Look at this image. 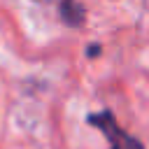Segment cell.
<instances>
[{
	"label": "cell",
	"mask_w": 149,
	"mask_h": 149,
	"mask_svg": "<svg viewBox=\"0 0 149 149\" xmlns=\"http://www.w3.org/2000/svg\"><path fill=\"white\" fill-rule=\"evenodd\" d=\"M86 54H88V58H95V56L100 54V44H91V47L86 49Z\"/></svg>",
	"instance_id": "3957f363"
},
{
	"label": "cell",
	"mask_w": 149,
	"mask_h": 149,
	"mask_svg": "<svg viewBox=\"0 0 149 149\" xmlns=\"http://www.w3.org/2000/svg\"><path fill=\"white\" fill-rule=\"evenodd\" d=\"M58 9H61V19H63L65 26L79 28V26L84 23L86 12H84V7H81L77 0H58Z\"/></svg>",
	"instance_id": "7a4b0ae2"
},
{
	"label": "cell",
	"mask_w": 149,
	"mask_h": 149,
	"mask_svg": "<svg viewBox=\"0 0 149 149\" xmlns=\"http://www.w3.org/2000/svg\"><path fill=\"white\" fill-rule=\"evenodd\" d=\"M86 121H88L91 126H95V128L107 137L109 149H144V144H142L137 137L128 135V133L116 123V119H114V114H112L109 109L95 112V114H91Z\"/></svg>",
	"instance_id": "6da1fadb"
},
{
	"label": "cell",
	"mask_w": 149,
	"mask_h": 149,
	"mask_svg": "<svg viewBox=\"0 0 149 149\" xmlns=\"http://www.w3.org/2000/svg\"><path fill=\"white\" fill-rule=\"evenodd\" d=\"M35 2H56V0H35Z\"/></svg>",
	"instance_id": "277c9868"
}]
</instances>
